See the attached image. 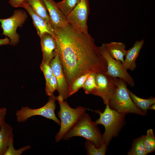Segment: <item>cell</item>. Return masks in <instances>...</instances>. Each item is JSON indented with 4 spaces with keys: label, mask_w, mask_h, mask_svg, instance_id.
<instances>
[{
    "label": "cell",
    "mask_w": 155,
    "mask_h": 155,
    "mask_svg": "<svg viewBox=\"0 0 155 155\" xmlns=\"http://www.w3.org/2000/svg\"><path fill=\"white\" fill-rule=\"evenodd\" d=\"M0 127V155H4L10 142L13 140V129L5 121Z\"/></svg>",
    "instance_id": "obj_16"
},
{
    "label": "cell",
    "mask_w": 155,
    "mask_h": 155,
    "mask_svg": "<svg viewBox=\"0 0 155 155\" xmlns=\"http://www.w3.org/2000/svg\"><path fill=\"white\" fill-rule=\"evenodd\" d=\"M40 67L41 70L44 74L46 84L53 75L52 68L50 64H47L42 60Z\"/></svg>",
    "instance_id": "obj_28"
},
{
    "label": "cell",
    "mask_w": 155,
    "mask_h": 155,
    "mask_svg": "<svg viewBox=\"0 0 155 155\" xmlns=\"http://www.w3.org/2000/svg\"><path fill=\"white\" fill-rule=\"evenodd\" d=\"M149 109L152 110H155V104L151 105L149 107Z\"/></svg>",
    "instance_id": "obj_32"
},
{
    "label": "cell",
    "mask_w": 155,
    "mask_h": 155,
    "mask_svg": "<svg viewBox=\"0 0 155 155\" xmlns=\"http://www.w3.org/2000/svg\"><path fill=\"white\" fill-rule=\"evenodd\" d=\"M40 38L43 56L42 60L50 64L57 54V45L56 39L49 34H45Z\"/></svg>",
    "instance_id": "obj_13"
},
{
    "label": "cell",
    "mask_w": 155,
    "mask_h": 155,
    "mask_svg": "<svg viewBox=\"0 0 155 155\" xmlns=\"http://www.w3.org/2000/svg\"><path fill=\"white\" fill-rule=\"evenodd\" d=\"M76 136L86 138L97 148L103 144L102 135L97 125L92 121L89 115L86 113L65 135L63 139L67 140Z\"/></svg>",
    "instance_id": "obj_3"
},
{
    "label": "cell",
    "mask_w": 155,
    "mask_h": 155,
    "mask_svg": "<svg viewBox=\"0 0 155 155\" xmlns=\"http://www.w3.org/2000/svg\"><path fill=\"white\" fill-rule=\"evenodd\" d=\"M28 17L27 13L21 9L14 11L12 15L5 19H0L2 34L9 38V44L15 46L20 41V36L16 32L18 27H22Z\"/></svg>",
    "instance_id": "obj_7"
},
{
    "label": "cell",
    "mask_w": 155,
    "mask_h": 155,
    "mask_svg": "<svg viewBox=\"0 0 155 155\" xmlns=\"http://www.w3.org/2000/svg\"><path fill=\"white\" fill-rule=\"evenodd\" d=\"M57 82L58 96L65 100L69 97V90L65 77L57 53L50 64Z\"/></svg>",
    "instance_id": "obj_11"
},
{
    "label": "cell",
    "mask_w": 155,
    "mask_h": 155,
    "mask_svg": "<svg viewBox=\"0 0 155 155\" xmlns=\"http://www.w3.org/2000/svg\"><path fill=\"white\" fill-rule=\"evenodd\" d=\"M57 82L55 76L53 74L48 82L46 84L45 92L46 94L50 96L53 94L54 92L57 90Z\"/></svg>",
    "instance_id": "obj_27"
},
{
    "label": "cell",
    "mask_w": 155,
    "mask_h": 155,
    "mask_svg": "<svg viewBox=\"0 0 155 155\" xmlns=\"http://www.w3.org/2000/svg\"><path fill=\"white\" fill-rule=\"evenodd\" d=\"M54 31L57 53L69 92L74 82L81 76L89 73L106 72L107 62L88 33L80 32L68 23Z\"/></svg>",
    "instance_id": "obj_1"
},
{
    "label": "cell",
    "mask_w": 155,
    "mask_h": 155,
    "mask_svg": "<svg viewBox=\"0 0 155 155\" xmlns=\"http://www.w3.org/2000/svg\"><path fill=\"white\" fill-rule=\"evenodd\" d=\"M48 102L43 106L37 108H32L28 106H22L16 113L18 122L23 123L33 116H42L46 119L54 121L60 125V121L55 113L56 108V97L54 94L49 96Z\"/></svg>",
    "instance_id": "obj_6"
},
{
    "label": "cell",
    "mask_w": 155,
    "mask_h": 155,
    "mask_svg": "<svg viewBox=\"0 0 155 155\" xmlns=\"http://www.w3.org/2000/svg\"><path fill=\"white\" fill-rule=\"evenodd\" d=\"M144 144L147 154L155 150V137L153 129L147 130L144 139Z\"/></svg>",
    "instance_id": "obj_23"
},
{
    "label": "cell",
    "mask_w": 155,
    "mask_h": 155,
    "mask_svg": "<svg viewBox=\"0 0 155 155\" xmlns=\"http://www.w3.org/2000/svg\"><path fill=\"white\" fill-rule=\"evenodd\" d=\"M115 83L116 89L108 104L110 108L119 113L146 115V113L137 107L131 98L127 83L119 78H116Z\"/></svg>",
    "instance_id": "obj_5"
},
{
    "label": "cell",
    "mask_w": 155,
    "mask_h": 155,
    "mask_svg": "<svg viewBox=\"0 0 155 155\" xmlns=\"http://www.w3.org/2000/svg\"><path fill=\"white\" fill-rule=\"evenodd\" d=\"M28 3L36 13L44 19L51 25L49 15L42 0H28Z\"/></svg>",
    "instance_id": "obj_18"
},
{
    "label": "cell",
    "mask_w": 155,
    "mask_h": 155,
    "mask_svg": "<svg viewBox=\"0 0 155 155\" xmlns=\"http://www.w3.org/2000/svg\"><path fill=\"white\" fill-rule=\"evenodd\" d=\"M144 42V39L140 41L136 40L133 46L127 50L125 58L123 63L124 68L127 70L129 69L132 71L136 68L137 66L136 61Z\"/></svg>",
    "instance_id": "obj_15"
},
{
    "label": "cell",
    "mask_w": 155,
    "mask_h": 155,
    "mask_svg": "<svg viewBox=\"0 0 155 155\" xmlns=\"http://www.w3.org/2000/svg\"><path fill=\"white\" fill-rule=\"evenodd\" d=\"M85 146L87 155H104L106 154L107 146L104 144L99 148H97L92 142L87 140L85 142Z\"/></svg>",
    "instance_id": "obj_22"
},
{
    "label": "cell",
    "mask_w": 155,
    "mask_h": 155,
    "mask_svg": "<svg viewBox=\"0 0 155 155\" xmlns=\"http://www.w3.org/2000/svg\"><path fill=\"white\" fill-rule=\"evenodd\" d=\"M90 73L82 75L76 80L73 83L69 91V96L78 92L79 90L82 88Z\"/></svg>",
    "instance_id": "obj_25"
},
{
    "label": "cell",
    "mask_w": 155,
    "mask_h": 155,
    "mask_svg": "<svg viewBox=\"0 0 155 155\" xmlns=\"http://www.w3.org/2000/svg\"><path fill=\"white\" fill-rule=\"evenodd\" d=\"M116 78L102 73L96 74V88L93 95L100 97L105 105L108 104L116 89Z\"/></svg>",
    "instance_id": "obj_10"
},
{
    "label": "cell",
    "mask_w": 155,
    "mask_h": 155,
    "mask_svg": "<svg viewBox=\"0 0 155 155\" xmlns=\"http://www.w3.org/2000/svg\"><path fill=\"white\" fill-rule=\"evenodd\" d=\"M99 48L100 53L107 62V71L104 73L111 77L121 78L130 86L133 87L135 84L134 80L127 70L124 68L123 63L111 56L105 46L104 43L102 44Z\"/></svg>",
    "instance_id": "obj_8"
},
{
    "label": "cell",
    "mask_w": 155,
    "mask_h": 155,
    "mask_svg": "<svg viewBox=\"0 0 155 155\" xmlns=\"http://www.w3.org/2000/svg\"><path fill=\"white\" fill-rule=\"evenodd\" d=\"M81 0H63L56 3L60 10L66 16H67Z\"/></svg>",
    "instance_id": "obj_21"
},
{
    "label": "cell",
    "mask_w": 155,
    "mask_h": 155,
    "mask_svg": "<svg viewBox=\"0 0 155 155\" xmlns=\"http://www.w3.org/2000/svg\"><path fill=\"white\" fill-rule=\"evenodd\" d=\"M32 19L34 25L40 38L45 34H49L55 38L54 31L51 25L44 19L36 13L28 4L24 8Z\"/></svg>",
    "instance_id": "obj_14"
},
{
    "label": "cell",
    "mask_w": 155,
    "mask_h": 155,
    "mask_svg": "<svg viewBox=\"0 0 155 155\" xmlns=\"http://www.w3.org/2000/svg\"><path fill=\"white\" fill-rule=\"evenodd\" d=\"M13 140L11 141L4 155H20L31 147L30 145H27L18 149L16 150L13 147Z\"/></svg>",
    "instance_id": "obj_26"
},
{
    "label": "cell",
    "mask_w": 155,
    "mask_h": 155,
    "mask_svg": "<svg viewBox=\"0 0 155 155\" xmlns=\"http://www.w3.org/2000/svg\"><path fill=\"white\" fill-rule=\"evenodd\" d=\"M105 46L111 56L116 60L124 62V57L127 53L125 44L123 43L111 42L104 43Z\"/></svg>",
    "instance_id": "obj_17"
},
{
    "label": "cell",
    "mask_w": 155,
    "mask_h": 155,
    "mask_svg": "<svg viewBox=\"0 0 155 155\" xmlns=\"http://www.w3.org/2000/svg\"><path fill=\"white\" fill-rule=\"evenodd\" d=\"M104 111L99 110L94 111L99 114V118L95 123L97 125H102L105 128L102 135L103 142L107 146L113 137H116L124 125L125 117L127 113H119L111 109L106 104Z\"/></svg>",
    "instance_id": "obj_2"
},
{
    "label": "cell",
    "mask_w": 155,
    "mask_h": 155,
    "mask_svg": "<svg viewBox=\"0 0 155 155\" xmlns=\"http://www.w3.org/2000/svg\"><path fill=\"white\" fill-rule=\"evenodd\" d=\"M46 7L50 20L51 25L54 30L66 26L68 23L66 17L57 7L53 0H42Z\"/></svg>",
    "instance_id": "obj_12"
},
{
    "label": "cell",
    "mask_w": 155,
    "mask_h": 155,
    "mask_svg": "<svg viewBox=\"0 0 155 155\" xmlns=\"http://www.w3.org/2000/svg\"><path fill=\"white\" fill-rule=\"evenodd\" d=\"M90 12L88 0H81L66 16L68 24L80 32L88 33L87 21Z\"/></svg>",
    "instance_id": "obj_9"
},
{
    "label": "cell",
    "mask_w": 155,
    "mask_h": 155,
    "mask_svg": "<svg viewBox=\"0 0 155 155\" xmlns=\"http://www.w3.org/2000/svg\"><path fill=\"white\" fill-rule=\"evenodd\" d=\"M96 74L90 73L82 86V88L86 94H93L96 88Z\"/></svg>",
    "instance_id": "obj_24"
},
{
    "label": "cell",
    "mask_w": 155,
    "mask_h": 155,
    "mask_svg": "<svg viewBox=\"0 0 155 155\" xmlns=\"http://www.w3.org/2000/svg\"><path fill=\"white\" fill-rule=\"evenodd\" d=\"M128 92L134 104L138 108L146 113L150 107L155 103V98L150 97L146 99L140 98L135 95L129 90Z\"/></svg>",
    "instance_id": "obj_19"
},
{
    "label": "cell",
    "mask_w": 155,
    "mask_h": 155,
    "mask_svg": "<svg viewBox=\"0 0 155 155\" xmlns=\"http://www.w3.org/2000/svg\"><path fill=\"white\" fill-rule=\"evenodd\" d=\"M28 0H9V3L14 7H22L24 8L28 5Z\"/></svg>",
    "instance_id": "obj_29"
},
{
    "label": "cell",
    "mask_w": 155,
    "mask_h": 155,
    "mask_svg": "<svg viewBox=\"0 0 155 155\" xmlns=\"http://www.w3.org/2000/svg\"><path fill=\"white\" fill-rule=\"evenodd\" d=\"M7 113V109L4 107L0 108V126L5 121V118Z\"/></svg>",
    "instance_id": "obj_30"
},
{
    "label": "cell",
    "mask_w": 155,
    "mask_h": 155,
    "mask_svg": "<svg viewBox=\"0 0 155 155\" xmlns=\"http://www.w3.org/2000/svg\"><path fill=\"white\" fill-rule=\"evenodd\" d=\"M144 135L134 140L128 155H146L147 154L144 144Z\"/></svg>",
    "instance_id": "obj_20"
},
{
    "label": "cell",
    "mask_w": 155,
    "mask_h": 155,
    "mask_svg": "<svg viewBox=\"0 0 155 155\" xmlns=\"http://www.w3.org/2000/svg\"><path fill=\"white\" fill-rule=\"evenodd\" d=\"M56 98L60 106L57 115L60 119V127L56 134L55 139V142H58L63 139L65 135L86 113L87 108L81 106L72 108L61 96H58Z\"/></svg>",
    "instance_id": "obj_4"
},
{
    "label": "cell",
    "mask_w": 155,
    "mask_h": 155,
    "mask_svg": "<svg viewBox=\"0 0 155 155\" xmlns=\"http://www.w3.org/2000/svg\"><path fill=\"white\" fill-rule=\"evenodd\" d=\"M10 41L8 38L5 37L4 38H0V46L9 44Z\"/></svg>",
    "instance_id": "obj_31"
}]
</instances>
